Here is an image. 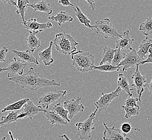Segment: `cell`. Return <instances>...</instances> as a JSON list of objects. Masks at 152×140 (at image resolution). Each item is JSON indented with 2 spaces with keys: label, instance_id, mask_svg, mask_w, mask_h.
<instances>
[{
  "label": "cell",
  "instance_id": "obj_13",
  "mask_svg": "<svg viewBox=\"0 0 152 140\" xmlns=\"http://www.w3.org/2000/svg\"><path fill=\"white\" fill-rule=\"evenodd\" d=\"M105 130L104 132V140H130L127 135L124 134L120 129L116 128L115 127H108L107 123L103 122Z\"/></svg>",
  "mask_w": 152,
  "mask_h": 140
},
{
  "label": "cell",
  "instance_id": "obj_8",
  "mask_svg": "<svg viewBox=\"0 0 152 140\" xmlns=\"http://www.w3.org/2000/svg\"><path fill=\"white\" fill-rule=\"evenodd\" d=\"M66 94V90H61L58 92H48L44 94L38 99V104L43 109L48 111L49 107L51 104L65 96Z\"/></svg>",
  "mask_w": 152,
  "mask_h": 140
},
{
  "label": "cell",
  "instance_id": "obj_14",
  "mask_svg": "<svg viewBox=\"0 0 152 140\" xmlns=\"http://www.w3.org/2000/svg\"><path fill=\"white\" fill-rule=\"evenodd\" d=\"M24 28L28 32H32L36 35L38 32H42L45 30L53 27V24L51 22L46 23H39L36 18H31L23 23Z\"/></svg>",
  "mask_w": 152,
  "mask_h": 140
},
{
  "label": "cell",
  "instance_id": "obj_38",
  "mask_svg": "<svg viewBox=\"0 0 152 140\" xmlns=\"http://www.w3.org/2000/svg\"><path fill=\"white\" fill-rule=\"evenodd\" d=\"M58 3L61 4L62 6H65V7H67V6L73 7V4L71 3L69 0H65V1L60 0V1H59Z\"/></svg>",
  "mask_w": 152,
  "mask_h": 140
},
{
  "label": "cell",
  "instance_id": "obj_30",
  "mask_svg": "<svg viewBox=\"0 0 152 140\" xmlns=\"http://www.w3.org/2000/svg\"><path fill=\"white\" fill-rule=\"evenodd\" d=\"M139 30L145 36L152 34V18H148L146 20L141 24Z\"/></svg>",
  "mask_w": 152,
  "mask_h": 140
},
{
  "label": "cell",
  "instance_id": "obj_27",
  "mask_svg": "<svg viewBox=\"0 0 152 140\" xmlns=\"http://www.w3.org/2000/svg\"><path fill=\"white\" fill-rule=\"evenodd\" d=\"M29 100L30 99L29 98H25L23 99L20 100L17 102H14L12 104L8 105L1 111V112L3 113H6V112L19 111Z\"/></svg>",
  "mask_w": 152,
  "mask_h": 140
},
{
  "label": "cell",
  "instance_id": "obj_45",
  "mask_svg": "<svg viewBox=\"0 0 152 140\" xmlns=\"http://www.w3.org/2000/svg\"><path fill=\"white\" fill-rule=\"evenodd\" d=\"M1 140H6V137H5V136L3 137Z\"/></svg>",
  "mask_w": 152,
  "mask_h": 140
},
{
  "label": "cell",
  "instance_id": "obj_25",
  "mask_svg": "<svg viewBox=\"0 0 152 140\" xmlns=\"http://www.w3.org/2000/svg\"><path fill=\"white\" fill-rule=\"evenodd\" d=\"M115 49L109 47H105L103 49V52L102 55V61L100 62V65L108 63L111 64L114 57Z\"/></svg>",
  "mask_w": 152,
  "mask_h": 140
},
{
  "label": "cell",
  "instance_id": "obj_42",
  "mask_svg": "<svg viewBox=\"0 0 152 140\" xmlns=\"http://www.w3.org/2000/svg\"><path fill=\"white\" fill-rule=\"evenodd\" d=\"M59 137H61L62 139H64L65 140H71L70 139L69 137L67 136V135L66 134H63L62 135H59Z\"/></svg>",
  "mask_w": 152,
  "mask_h": 140
},
{
  "label": "cell",
  "instance_id": "obj_7",
  "mask_svg": "<svg viewBox=\"0 0 152 140\" xmlns=\"http://www.w3.org/2000/svg\"><path fill=\"white\" fill-rule=\"evenodd\" d=\"M26 66V63L21 61L20 59L18 60L16 57H14L7 67L0 68V72L7 71L8 77L9 79L14 77L16 74L18 75V76L23 75L24 71Z\"/></svg>",
  "mask_w": 152,
  "mask_h": 140
},
{
  "label": "cell",
  "instance_id": "obj_17",
  "mask_svg": "<svg viewBox=\"0 0 152 140\" xmlns=\"http://www.w3.org/2000/svg\"><path fill=\"white\" fill-rule=\"evenodd\" d=\"M53 41L49 42V46L47 49L39 53V56L41 61H43L45 66H49L53 64L54 60L52 57V48Z\"/></svg>",
  "mask_w": 152,
  "mask_h": 140
},
{
  "label": "cell",
  "instance_id": "obj_21",
  "mask_svg": "<svg viewBox=\"0 0 152 140\" xmlns=\"http://www.w3.org/2000/svg\"><path fill=\"white\" fill-rule=\"evenodd\" d=\"M118 87L121 89V90H124L127 96H132L133 94L131 93V91L133 90V89L131 88L127 78L124 76L122 73H120L118 76Z\"/></svg>",
  "mask_w": 152,
  "mask_h": 140
},
{
  "label": "cell",
  "instance_id": "obj_6",
  "mask_svg": "<svg viewBox=\"0 0 152 140\" xmlns=\"http://www.w3.org/2000/svg\"><path fill=\"white\" fill-rule=\"evenodd\" d=\"M121 90L120 88L118 87L115 90L110 93H102L99 99L94 104L96 108L98 109V112L106 110L113 100L120 97Z\"/></svg>",
  "mask_w": 152,
  "mask_h": 140
},
{
  "label": "cell",
  "instance_id": "obj_36",
  "mask_svg": "<svg viewBox=\"0 0 152 140\" xmlns=\"http://www.w3.org/2000/svg\"><path fill=\"white\" fill-rule=\"evenodd\" d=\"M8 52V49L6 47L0 48V63L6 61V55Z\"/></svg>",
  "mask_w": 152,
  "mask_h": 140
},
{
  "label": "cell",
  "instance_id": "obj_28",
  "mask_svg": "<svg viewBox=\"0 0 152 140\" xmlns=\"http://www.w3.org/2000/svg\"><path fill=\"white\" fill-rule=\"evenodd\" d=\"M52 112L58 114L61 118L65 120L68 123L70 122V120L69 119L68 115L69 113L67 110L65 109L63 106H62L61 102H59L58 104L55 105L52 109Z\"/></svg>",
  "mask_w": 152,
  "mask_h": 140
},
{
  "label": "cell",
  "instance_id": "obj_41",
  "mask_svg": "<svg viewBox=\"0 0 152 140\" xmlns=\"http://www.w3.org/2000/svg\"><path fill=\"white\" fill-rule=\"evenodd\" d=\"M146 87L148 88L149 90L150 95H152V77L151 78V81L149 84H146Z\"/></svg>",
  "mask_w": 152,
  "mask_h": 140
},
{
  "label": "cell",
  "instance_id": "obj_29",
  "mask_svg": "<svg viewBox=\"0 0 152 140\" xmlns=\"http://www.w3.org/2000/svg\"><path fill=\"white\" fill-rule=\"evenodd\" d=\"M29 3V1L28 0H18V1L16 13L18 15H20L21 16L23 20V23L26 22L24 19V16Z\"/></svg>",
  "mask_w": 152,
  "mask_h": 140
},
{
  "label": "cell",
  "instance_id": "obj_31",
  "mask_svg": "<svg viewBox=\"0 0 152 140\" xmlns=\"http://www.w3.org/2000/svg\"><path fill=\"white\" fill-rule=\"evenodd\" d=\"M120 66H115L112 64L105 63L102 65H99L98 66H94L92 67V70H98L102 72H114V71H120Z\"/></svg>",
  "mask_w": 152,
  "mask_h": 140
},
{
  "label": "cell",
  "instance_id": "obj_4",
  "mask_svg": "<svg viewBox=\"0 0 152 140\" xmlns=\"http://www.w3.org/2000/svg\"><path fill=\"white\" fill-rule=\"evenodd\" d=\"M96 34L101 35L105 39L109 37L121 38L123 35L119 34L110 18H106L104 20H96L94 25Z\"/></svg>",
  "mask_w": 152,
  "mask_h": 140
},
{
  "label": "cell",
  "instance_id": "obj_10",
  "mask_svg": "<svg viewBox=\"0 0 152 140\" xmlns=\"http://www.w3.org/2000/svg\"><path fill=\"white\" fill-rule=\"evenodd\" d=\"M82 98L78 97L77 99L67 100L63 103L64 107L69 113L68 117L70 120L76 115L83 112L85 109L84 106L80 103Z\"/></svg>",
  "mask_w": 152,
  "mask_h": 140
},
{
  "label": "cell",
  "instance_id": "obj_23",
  "mask_svg": "<svg viewBox=\"0 0 152 140\" xmlns=\"http://www.w3.org/2000/svg\"><path fill=\"white\" fill-rule=\"evenodd\" d=\"M73 10H74L75 13V16L78 18L80 23L84 24L85 26H86L88 28L92 30H94V26L91 25V20H90L88 18V17L82 12L79 7L76 6L74 8Z\"/></svg>",
  "mask_w": 152,
  "mask_h": 140
},
{
  "label": "cell",
  "instance_id": "obj_39",
  "mask_svg": "<svg viewBox=\"0 0 152 140\" xmlns=\"http://www.w3.org/2000/svg\"><path fill=\"white\" fill-rule=\"evenodd\" d=\"M86 1L89 4V6L91 7V9H92L94 11L95 9H96V2H95V1H94V0H92V1H88V0H86Z\"/></svg>",
  "mask_w": 152,
  "mask_h": 140
},
{
  "label": "cell",
  "instance_id": "obj_34",
  "mask_svg": "<svg viewBox=\"0 0 152 140\" xmlns=\"http://www.w3.org/2000/svg\"><path fill=\"white\" fill-rule=\"evenodd\" d=\"M139 101L138 98H133L132 96H129L124 102V105L126 107H139V106L137 104Z\"/></svg>",
  "mask_w": 152,
  "mask_h": 140
},
{
  "label": "cell",
  "instance_id": "obj_19",
  "mask_svg": "<svg viewBox=\"0 0 152 140\" xmlns=\"http://www.w3.org/2000/svg\"><path fill=\"white\" fill-rule=\"evenodd\" d=\"M151 45H152V38L148 37L144 39L139 45L137 53L143 61L145 60L146 55L148 54V50Z\"/></svg>",
  "mask_w": 152,
  "mask_h": 140
},
{
  "label": "cell",
  "instance_id": "obj_43",
  "mask_svg": "<svg viewBox=\"0 0 152 140\" xmlns=\"http://www.w3.org/2000/svg\"><path fill=\"white\" fill-rule=\"evenodd\" d=\"M8 134H9V136H10V139H11V140H18V138L17 139H14V138L13 137V135H12V132L11 131H9L8 132Z\"/></svg>",
  "mask_w": 152,
  "mask_h": 140
},
{
  "label": "cell",
  "instance_id": "obj_44",
  "mask_svg": "<svg viewBox=\"0 0 152 140\" xmlns=\"http://www.w3.org/2000/svg\"><path fill=\"white\" fill-rule=\"evenodd\" d=\"M148 53H152V45H151V47H149Z\"/></svg>",
  "mask_w": 152,
  "mask_h": 140
},
{
  "label": "cell",
  "instance_id": "obj_32",
  "mask_svg": "<svg viewBox=\"0 0 152 140\" xmlns=\"http://www.w3.org/2000/svg\"><path fill=\"white\" fill-rule=\"evenodd\" d=\"M125 55L120 49H115L114 57L112 61V64L115 66H119L120 63L125 57Z\"/></svg>",
  "mask_w": 152,
  "mask_h": 140
},
{
  "label": "cell",
  "instance_id": "obj_22",
  "mask_svg": "<svg viewBox=\"0 0 152 140\" xmlns=\"http://www.w3.org/2000/svg\"><path fill=\"white\" fill-rule=\"evenodd\" d=\"M28 7H31L35 11L47 13L49 15H50L53 12L51 4L50 3H47L44 1H39L35 4H29Z\"/></svg>",
  "mask_w": 152,
  "mask_h": 140
},
{
  "label": "cell",
  "instance_id": "obj_16",
  "mask_svg": "<svg viewBox=\"0 0 152 140\" xmlns=\"http://www.w3.org/2000/svg\"><path fill=\"white\" fill-rule=\"evenodd\" d=\"M12 52L15 55L20 59L21 61L26 63H28L29 64H35L36 65L39 64L37 59L33 55L32 53L29 50H26L25 51L12 50Z\"/></svg>",
  "mask_w": 152,
  "mask_h": 140
},
{
  "label": "cell",
  "instance_id": "obj_11",
  "mask_svg": "<svg viewBox=\"0 0 152 140\" xmlns=\"http://www.w3.org/2000/svg\"><path fill=\"white\" fill-rule=\"evenodd\" d=\"M23 111L18 114V119H24L29 117L32 120L36 115L41 112H45L46 110L41 107L40 106H36L32 101L29 100L23 106Z\"/></svg>",
  "mask_w": 152,
  "mask_h": 140
},
{
  "label": "cell",
  "instance_id": "obj_12",
  "mask_svg": "<svg viewBox=\"0 0 152 140\" xmlns=\"http://www.w3.org/2000/svg\"><path fill=\"white\" fill-rule=\"evenodd\" d=\"M139 66L138 65L136 66L135 71L132 75V79L133 81V84L132 86L137 89L139 101L141 102V96L145 91V88L146 87L147 79L145 76L141 74L139 70Z\"/></svg>",
  "mask_w": 152,
  "mask_h": 140
},
{
  "label": "cell",
  "instance_id": "obj_15",
  "mask_svg": "<svg viewBox=\"0 0 152 140\" xmlns=\"http://www.w3.org/2000/svg\"><path fill=\"white\" fill-rule=\"evenodd\" d=\"M131 34L129 30H126L124 32L122 38H119L116 41L115 47L116 49H120L123 50H132V46L134 39L131 37Z\"/></svg>",
  "mask_w": 152,
  "mask_h": 140
},
{
  "label": "cell",
  "instance_id": "obj_24",
  "mask_svg": "<svg viewBox=\"0 0 152 140\" xmlns=\"http://www.w3.org/2000/svg\"><path fill=\"white\" fill-rule=\"evenodd\" d=\"M29 32V35L26 38V41L29 50L32 53L34 52L37 48L42 47V45L41 41L36 37L35 34L32 32Z\"/></svg>",
  "mask_w": 152,
  "mask_h": 140
},
{
  "label": "cell",
  "instance_id": "obj_37",
  "mask_svg": "<svg viewBox=\"0 0 152 140\" xmlns=\"http://www.w3.org/2000/svg\"><path fill=\"white\" fill-rule=\"evenodd\" d=\"M146 63H152V53H148L146 59L142 61L141 65H145Z\"/></svg>",
  "mask_w": 152,
  "mask_h": 140
},
{
  "label": "cell",
  "instance_id": "obj_9",
  "mask_svg": "<svg viewBox=\"0 0 152 140\" xmlns=\"http://www.w3.org/2000/svg\"><path fill=\"white\" fill-rule=\"evenodd\" d=\"M142 60L137 55V51L135 49H132L125 55V57L120 63L119 66H123V71H127L131 67H134L137 65H141Z\"/></svg>",
  "mask_w": 152,
  "mask_h": 140
},
{
  "label": "cell",
  "instance_id": "obj_1",
  "mask_svg": "<svg viewBox=\"0 0 152 140\" xmlns=\"http://www.w3.org/2000/svg\"><path fill=\"white\" fill-rule=\"evenodd\" d=\"M9 80L20 85L22 89L26 88L31 91H36L40 88L61 86V84L55 80L45 78L43 75L36 72L33 67H31L23 75L15 76L9 78Z\"/></svg>",
  "mask_w": 152,
  "mask_h": 140
},
{
  "label": "cell",
  "instance_id": "obj_46",
  "mask_svg": "<svg viewBox=\"0 0 152 140\" xmlns=\"http://www.w3.org/2000/svg\"><path fill=\"white\" fill-rule=\"evenodd\" d=\"M1 18H0V20H1Z\"/></svg>",
  "mask_w": 152,
  "mask_h": 140
},
{
  "label": "cell",
  "instance_id": "obj_3",
  "mask_svg": "<svg viewBox=\"0 0 152 140\" xmlns=\"http://www.w3.org/2000/svg\"><path fill=\"white\" fill-rule=\"evenodd\" d=\"M53 43L56 50L64 55H71L76 52V46L79 45L72 36L64 32L56 34Z\"/></svg>",
  "mask_w": 152,
  "mask_h": 140
},
{
  "label": "cell",
  "instance_id": "obj_35",
  "mask_svg": "<svg viewBox=\"0 0 152 140\" xmlns=\"http://www.w3.org/2000/svg\"><path fill=\"white\" fill-rule=\"evenodd\" d=\"M133 129L138 130L139 131H140L139 129L133 128L130 122L124 123L121 125V127H120L121 131H122L124 134H125L126 135L129 133L131 131L133 130Z\"/></svg>",
  "mask_w": 152,
  "mask_h": 140
},
{
  "label": "cell",
  "instance_id": "obj_33",
  "mask_svg": "<svg viewBox=\"0 0 152 140\" xmlns=\"http://www.w3.org/2000/svg\"><path fill=\"white\" fill-rule=\"evenodd\" d=\"M122 108L126 112L125 117L129 119L131 117L139 115L140 114V107H126L122 106Z\"/></svg>",
  "mask_w": 152,
  "mask_h": 140
},
{
  "label": "cell",
  "instance_id": "obj_40",
  "mask_svg": "<svg viewBox=\"0 0 152 140\" xmlns=\"http://www.w3.org/2000/svg\"><path fill=\"white\" fill-rule=\"evenodd\" d=\"M2 2H3L4 3L8 4L9 5H12V6H15L16 8H18V4L16 3V2L12 0H8V1H2Z\"/></svg>",
  "mask_w": 152,
  "mask_h": 140
},
{
  "label": "cell",
  "instance_id": "obj_18",
  "mask_svg": "<svg viewBox=\"0 0 152 140\" xmlns=\"http://www.w3.org/2000/svg\"><path fill=\"white\" fill-rule=\"evenodd\" d=\"M47 119L51 125L59 126V125H67L68 122L58 114L55 113L52 111H46L45 112Z\"/></svg>",
  "mask_w": 152,
  "mask_h": 140
},
{
  "label": "cell",
  "instance_id": "obj_26",
  "mask_svg": "<svg viewBox=\"0 0 152 140\" xmlns=\"http://www.w3.org/2000/svg\"><path fill=\"white\" fill-rule=\"evenodd\" d=\"M18 111L9 112L7 116H2L1 121H0V127L18 121Z\"/></svg>",
  "mask_w": 152,
  "mask_h": 140
},
{
  "label": "cell",
  "instance_id": "obj_20",
  "mask_svg": "<svg viewBox=\"0 0 152 140\" xmlns=\"http://www.w3.org/2000/svg\"><path fill=\"white\" fill-rule=\"evenodd\" d=\"M48 19L50 20H53L58 23L59 26H61L62 24L65 23L67 22H73V18L64 12H59L57 13L56 16H52L48 17Z\"/></svg>",
  "mask_w": 152,
  "mask_h": 140
},
{
  "label": "cell",
  "instance_id": "obj_5",
  "mask_svg": "<svg viewBox=\"0 0 152 140\" xmlns=\"http://www.w3.org/2000/svg\"><path fill=\"white\" fill-rule=\"evenodd\" d=\"M98 112L96 109L89 116L86 120L83 122H78L76 123V127L78 128L77 136H79L80 140H86L91 137V133L95 129L94 126V120Z\"/></svg>",
  "mask_w": 152,
  "mask_h": 140
},
{
  "label": "cell",
  "instance_id": "obj_2",
  "mask_svg": "<svg viewBox=\"0 0 152 140\" xmlns=\"http://www.w3.org/2000/svg\"><path fill=\"white\" fill-rule=\"evenodd\" d=\"M72 63L77 71L87 73L94 66V56L88 51L79 50L71 55Z\"/></svg>",
  "mask_w": 152,
  "mask_h": 140
}]
</instances>
